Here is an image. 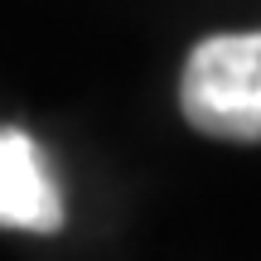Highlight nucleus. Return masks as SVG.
Instances as JSON below:
<instances>
[{
	"mask_svg": "<svg viewBox=\"0 0 261 261\" xmlns=\"http://www.w3.org/2000/svg\"><path fill=\"white\" fill-rule=\"evenodd\" d=\"M63 223V198L44 165V150L19 126H0V227L54 232Z\"/></svg>",
	"mask_w": 261,
	"mask_h": 261,
	"instance_id": "obj_2",
	"label": "nucleus"
},
{
	"mask_svg": "<svg viewBox=\"0 0 261 261\" xmlns=\"http://www.w3.org/2000/svg\"><path fill=\"white\" fill-rule=\"evenodd\" d=\"M179 107L203 136L261 140V29L203 39L184 63Z\"/></svg>",
	"mask_w": 261,
	"mask_h": 261,
	"instance_id": "obj_1",
	"label": "nucleus"
}]
</instances>
